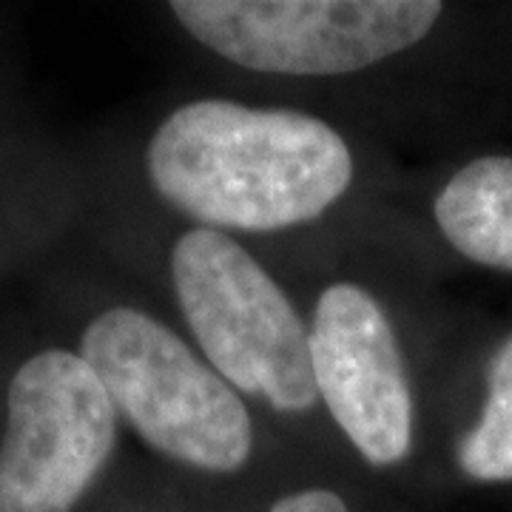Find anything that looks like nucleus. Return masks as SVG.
I'll list each match as a JSON object with an SVG mask.
<instances>
[{"mask_svg": "<svg viewBox=\"0 0 512 512\" xmlns=\"http://www.w3.org/2000/svg\"><path fill=\"white\" fill-rule=\"evenodd\" d=\"M148 177L205 228L279 231L342 200L353 157L339 131L311 114L194 100L154 131Z\"/></svg>", "mask_w": 512, "mask_h": 512, "instance_id": "nucleus-1", "label": "nucleus"}, {"mask_svg": "<svg viewBox=\"0 0 512 512\" xmlns=\"http://www.w3.org/2000/svg\"><path fill=\"white\" fill-rule=\"evenodd\" d=\"M80 356L154 450L208 473H234L251 458V416L234 387L148 313H100Z\"/></svg>", "mask_w": 512, "mask_h": 512, "instance_id": "nucleus-2", "label": "nucleus"}, {"mask_svg": "<svg viewBox=\"0 0 512 512\" xmlns=\"http://www.w3.org/2000/svg\"><path fill=\"white\" fill-rule=\"evenodd\" d=\"M174 291L211 367L282 413L316 402L311 339L271 274L237 239L197 228L171 254Z\"/></svg>", "mask_w": 512, "mask_h": 512, "instance_id": "nucleus-3", "label": "nucleus"}, {"mask_svg": "<svg viewBox=\"0 0 512 512\" xmlns=\"http://www.w3.org/2000/svg\"><path fill=\"white\" fill-rule=\"evenodd\" d=\"M174 18L242 69L350 74L416 46L441 15L433 0H180Z\"/></svg>", "mask_w": 512, "mask_h": 512, "instance_id": "nucleus-4", "label": "nucleus"}, {"mask_svg": "<svg viewBox=\"0 0 512 512\" xmlns=\"http://www.w3.org/2000/svg\"><path fill=\"white\" fill-rule=\"evenodd\" d=\"M114 436V404L83 356H32L6 396L0 512H72L109 461Z\"/></svg>", "mask_w": 512, "mask_h": 512, "instance_id": "nucleus-5", "label": "nucleus"}, {"mask_svg": "<svg viewBox=\"0 0 512 512\" xmlns=\"http://www.w3.org/2000/svg\"><path fill=\"white\" fill-rule=\"evenodd\" d=\"M308 339L316 393L333 421L373 467L399 464L413 441V399L382 305L359 285H330Z\"/></svg>", "mask_w": 512, "mask_h": 512, "instance_id": "nucleus-6", "label": "nucleus"}, {"mask_svg": "<svg viewBox=\"0 0 512 512\" xmlns=\"http://www.w3.org/2000/svg\"><path fill=\"white\" fill-rule=\"evenodd\" d=\"M436 222L458 254L512 271V157H478L453 174L436 200Z\"/></svg>", "mask_w": 512, "mask_h": 512, "instance_id": "nucleus-7", "label": "nucleus"}, {"mask_svg": "<svg viewBox=\"0 0 512 512\" xmlns=\"http://www.w3.org/2000/svg\"><path fill=\"white\" fill-rule=\"evenodd\" d=\"M487 402L458 444V467L476 481H512V333L487 373Z\"/></svg>", "mask_w": 512, "mask_h": 512, "instance_id": "nucleus-8", "label": "nucleus"}, {"mask_svg": "<svg viewBox=\"0 0 512 512\" xmlns=\"http://www.w3.org/2000/svg\"><path fill=\"white\" fill-rule=\"evenodd\" d=\"M271 512H348V504L330 490H302L279 498Z\"/></svg>", "mask_w": 512, "mask_h": 512, "instance_id": "nucleus-9", "label": "nucleus"}]
</instances>
